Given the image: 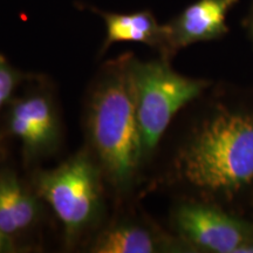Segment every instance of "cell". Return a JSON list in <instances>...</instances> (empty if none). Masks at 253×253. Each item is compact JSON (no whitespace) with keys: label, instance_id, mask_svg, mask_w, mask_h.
I'll return each mask as SVG.
<instances>
[{"label":"cell","instance_id":"7a4b0ae2","mask_svg":"<svg viewBox=\"0 0 253 253\" xmlns=\"http://www.w3.org/2000/svg\"><path fill=\"white\" fill-rule=\"evenodd\" d=\"M183 175L209 191L233 192L253 179V118L223 113L199 129L181 157Z\"/></svg>","mask_w":253,"mask_h":253},{"label":"cell","instance_id":"8fae6325","mask_svg":"<svg viewBox=\"0 0 253 253\" xmlns=\"http://www.w3.org/2000/svg\"><path fill=\"white\" fill-rule=\"evenodd\" d=\"M19 82V75L4 58L0 56V109L11 99Z\"/></svg>","mask_w":253,"mask_h":253},{"label":"cell","instance_id":"7c38bea8","mask_svg":"<svg viewBox=\"0 0 253 253\" xmlns=\"http://www.w3.org/2000/svg\"><path fill=\"white\" fill-rule=\"evenodd\" d=\"M12 242L11 237L5 235L1 230H0V252H9L12 251Z\"/></svg>","mask_w":253,"mask_h":253},{"label":"cell","instance_id":"5b68a950","mask_svg":"<svg viewBox=\"0 0 253 253\" xmlns=\"http://www.w3.org/2000/svg\"><path fill=\"white\" fill-rule=\"evenodd\" d=\"M175 223L183 239L207 252L238 253L242 246L253 242L250 226L210 205H181Z\"/></svg>","mask_w":253,"mask_h":253},{"label":"cell","instance_id":"ba28073f","mask_svg":"<svg viewBox=\"0 0 253 253\" xmlns=\"http://www.w3.org/2000/svg\"><path fill=\"white\" fill-rule=\"evenodd\" d=\"M106 39L102 52L115 42H141L149 46L168 47L167 25H160L149 11L129 14L104 13Z\"/></svg>","mask_w":253,"mask_h":253},{"label":"cell","instance_id":"277c9868","mask_svg":"<svg viewBox=\"0 0 253 253\" xmlns=\"http://www.w3.org/2000/svg\"><path fill=\"white\" fill-rule=\"evenodd\" d=\"M36 186L38 195L50 205L71 240L90 226L101 212V171L86 153L40 172Z\"/></svg>","mask_w":253,"mask_h":253},{"label":"cell","instance_id":"6da1fadb","mask_svg":"<svg viewBox=\"0 0 253 253\" xmlns=\"http://www.w3.org/2000/svg\"><path fill=\"white\" fill-rule=\"evenodd\" d=\"M88 129L100 166L116 188L126 189L143 160L129 56L104 73L91 96Z\"/></svg>","mask_w":253,"mask_h":253},{"label":"cell","instance_id":"3957f363","mask_svg":"<svg viewBox=\"0 0 253 253\" xmlns=\"http://www.w3.org/2000/svg\"><path fill=\"white\" fill-rule=\"evenodd\" d=\"M143 160L153 153L173 116L201 95L208 82L183 77L166 61L129 58Z\"/></svg>","mask_w":253,"mask_h":253},{"label":"cell","instance_id":"30bf717a","mask_svg":"<svg viewBox=\"0 0 253 253\" xmlns=\"http://www.w3.org/2000/svg\"><path fill=\"white\" fill-rule=\"evenodd\" d=\"M166 240L154 231L134 223H122L101 233L91 252L154 253L166 251Z\"/></svg>","mask_w":253,"mask_h":253},{"label":"cell","instance_id":"52a82bcc","mask_svg":"<svg viewBox=\"0 0 253 253\" xmlns=\"http://www.w3.org/2000/svg\"><path fill=\"white\" fill-rule=\"evenodd\" d=\"M237 0H197L167 25L168 48L216 39L227 31L226 18Z\"/></svg>","mask_w":253,"mask_h":253},{"label":"cell","instance_id":"9c48e42d","mask_svg":"<svg viewBox=\"0 0 253 253\" xmlns=\"http://www.w3.org/2000/svg\"><path fill=\"white\" fill-rule=\"evenodd\" d=\"M40 207L38 199L19 183L13 175L0 177V230L12 237L37 220Z\"/></svg>","mask_w":253,"mask_h":253},{"label":"cell","instance_id":"8992f818","mask_svg":"<svg viewBox=\"0 0 253 253\" xmlns=\"http://www.w3.org/2000/svg\"><path fill=\"white\" fill-rule=\"evenodd\" d=\"M8 126L30 156L52 150L59 140L58 116L52 101L43 95H32L14 103Z\"/></svg>","mask_w":253,"mask_h":253}]
</instances>
